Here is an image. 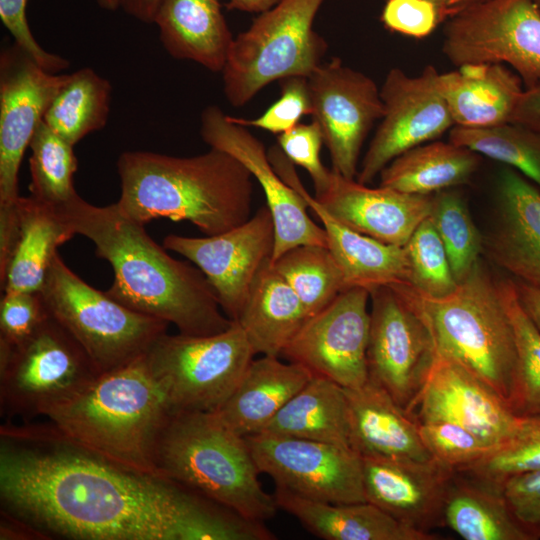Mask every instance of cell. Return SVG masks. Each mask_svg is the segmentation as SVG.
Instances as JSON below:
<instances>
[{"label":"cell","mask_w":540,"mask_h":540,"mask_svg":"<svg viewBox=\"0 0 540 540\" xmlns=\"http://www.w3.org/2000/svg\"><path fill=\"white\" fill-rule=\"evenodd\" d=\"M245 439L259 472L276 486L324 502L366 501L362 456L353 448L270 432Z\"/></svg>","instance_id":"cell-12"},{"label":"cell","mask_w":540,"mask_h":540,"mask_svg":"<svg viewBox=\"0 0 540 540\" xmlns=\"http://www.w3.org/2000/svg\"><path fill=\"white\" fill-rule=\"evenodd\" d=\"M513 280L521 307L540 332V290L522 281Z\"/></svg>","instance_id":"cell-53"},{"label":"cell","mask_w":540,"mask_h":540,"mask_svg":"<svg viewBox=\"0 0 540 540\" xmlns=\"http://www.w3.org/2000/svg\"><path fill=\"white\" fill-rule=\"evenodd\" d=\"M98 5L108 11H115L120 8L119 0H97Z\"/></svg>","instance_id":"cell-57"},{"label":"cell","mask_w":540,"mask_h":540,"mask_svg":"<svg viewBox=\"0 0 540 540\" xmlns=\"http://www.w3.org/2000/svg\"><path fill=\"white\" fill-rule=\"evenodd\" d=\"M419 434L432 458L458 471L481 459L491 448L477 435L456 423H418Z\"/></svg>","instance_id":"cell-43"},{"label":"cell","mask_w":540,"mask_h":540,"mask_svg":"<svg viewBox=\"0 0 540 540\" xmlns=\"http://www.w3.org/2000/svg\"><path fill=\"white\" fill-rule=\"evenodd\" d=\"M483 247L513 279L540 290V189L512 167L498 174L494 218Z\"/></svg>","instance_id":"cell-22"},{"label":"cell","mask_w":540,"mask_h":540,"mask_svg":"<svg viewBox=\"0 0 540 540\" xmlns=\"http://www.w3.org/2000/svg\"><path fill=\"white\" fill-rule=\"evenodd\" d=\"M200 120L203 141L239 160L263 189L275 229L271 262L299 245L327 247L324 228L310 218L305 199L277 173L262 141L216 105L204 108Z\"/></svg>","instance_id":"cell-18"},{"label":"cell","mask_w":540,"mask_h":540,"mask_svg":"<svg viewBox=\"0 0 540 540\" xmlns=\"http://www.w3.org/2000/svg\"><path fill=\"white\" fill-rule=\"evenodd\" d=\"M391 287L424 320L437 355L463 366L509 404L517 366L514 328L498 280L481 261L443 297L425 296L407 283Z\"/></svg>","instance_id":"cell-6"},{"label":"cell","mask_w":540,"mask_h":540,"mask_svg":"<svg viewBox=\"0 0 540 540\" xmlns=\"http://www.w3.org/2000/svg\"><path fill=\"white\" fill-rule=\"evenodd\" d=\"M0 496L37 529L82 540H238L234 511L174 481L138 473L48 431L3 424Z\"/></svg>","instance_id":"cell-1"},{"label":"cell","mask_w":540,"mask_h":540,"mask_svg":"<svg viewBox=\"0 0 540 540\" xmlns=\"http://www.w3.org/2000/svg\"><path fill=\"white\" fill-rule=\"evenodd\" d=\"M443 522L465 540H531L500 490L457 471L446 493Z\"/></svg>","instance_id":"cell-34"},{"label":"cell","mask_w":540,"mask_h":540,"mask_svg":"<svg viewBox=\"0 0 540 540\" xmlns=\"http://www.w3.org/2000/svg\"><path fill=\"white\" fill-rule=\"evenodd\" d=\"M521 78L502 63H469L439 73L438 86L454 126L485 128L511 122L524 91Z\"/></svg>","instance_id":"cell-26"},{"label":"cell","mask_w":540,"mask_h":540,"mask_svg":"<svg viewBox=\"0 0 540 540\" xmlns=\"http://www.w3.org/2000/svg\"><path fill=\"white\" fill-rule=\"evenodd\" d=\"M40 292H3L0 302V343L16 345L48 317Z\"/></svg>","instance_id":"cell-45"},{"label":"cell","mask_w":540,"mask_h":540,"mask_svg":"<svg viewBox=\"0 0 540 540\" xmlns=\"http://www.w3.org/2000/svg\"><path fill=\"white\" fill-rule=\"evenodd\" d=\"M532 1L534 2L538 10L540 11V0H532Z\"/></svg>","instance_id":"cell-58"},{"label":"cell","mask_w":540,"mask_h":540,"mask_svg":"<svg viewBox=\"0 0 540 540\" xmlns=\"http://www.w3.org/2000/svg\"><path fill=\"white\" fill-rule=\"evenodd\" d=\"M438 76L432 65L416 76L397 67L389 70L380 88L384 116L361 162L358 182L371 183L397 156L436 140L454 126Z\"/></svg>","instance_id":"cell-14"},{"label":"cell","mask_w":540,"mask_h":540,"mask_svg":"<svg viewBox=\"0 0 540 540\" xmlns=\"http://www.w3.org/2000/svg\"><path fill=\"white\" fill-rule=\"evenodd\" d=\"M278 508L294 516L310 533L325 540H434V534L413 529L376 505L364 501L330 503L313 500L276 486Z\"/></svg>","instance_id":"cell-28"},{"label":"cell","mask_w":540,"mask_h":540,"mask_svg":"<svg viewBox=\"0 0 540 540\" xmlns=\"http://www.w3.org/2000/svg\"><path fill=\"white\" fill-rule=\"evenodd\" d=\"M255 353L237 321L223 332L166 333L145 359L172 411L215 412L231 395Z\"/></svg>","instance_id":"cell-10"},{"label":"cell","mask_w":540,"mask_h":540,"mask_svg":"<svg viewBox=\"0 0 540 540\" xmlns=\"http://www.w3.org/2000/svg\"><path fill=\"white\" fill-rule=\"evenodd\" d=\"M20 232L9 264L0 275L3 292H40L58 247L75 234L57 208L31 195L17 199Z\"/></svg>","instance_id":"cell-30"},{"label":"cell","mask_w":540,"mask_h":540,"mask_svg":"<svg viewBox=\"0 0 540 540\" xmlns=\"http://www.w3.org/2000/svg\"><path fill=\"white\" fill-rule=\"evenodd\" d=\"M436 3L445 13L447 20L460 11L484 0H430Z\"/></svg>","instance_id":"cell-56"},{"label":"cell","mask_w":540,"mask_h":540,"mask_svg":"<svg viewBox=\"0 0 540 540\" xmlns=\"http://www.w3.org/2000/svg\"><path fill=\"white\" fill-rule=\"evenodd\" d=\"M69 74L43 69L13 42L0 53V205L19 198L18 175L32 136Z\"/></svg>","instance_id":"cell-19"},{"label":"cell","mask_w":540,"mask_h":540,"mask_svg":"<svg viewBox=\"0 0 540 540\" xmlns=\"http://www.w3.org/2000/svg\"><path fill=\"white\" fill-rule=\"evenodd\" d=\"M314 198L346 227L398 246L408 242L432 207V195L371 188L332 169L327 186Z\"/></svg>","instance_id":"cell-23"},{"label":"cell","mask_w":540,"mask_h":540,"mask_svg":"<svg viewBox=\"0 0 540 540\" xmlns=\"http://www.w3.org/2000/svg\"><path fill=\"white\" fill-rule=\"evenodd\" d=\"M161 0H119L123 11L144 23H153Z\"/></svg>","instance_id":"cell-54"},{"label":"cell","mask_w":540,"mask_h":540,"mask_svg":"<svg viewBox=\"0 0 540 540\" xmlns=\"http://www.w3.org/2000/svg\"><path fill=\"white\" fill-rule=\"evenodd\" d=\"M540 469V414L519 416L511 434L481 459L457 472L500 490L507 478Z\"/></svg>","instance_id":"cell-41"},{"label":"cell","mask_w":540,"mask_h":540,"mask_svg":"<svg viewBox=\"0 0 540 540\" xmlns=\"http://www.w3.org/2000/svg\"><path fill=\"white\" fill-rule=\"evenodd\" d=\"M442 50L456 66L506 63L530 88L540 81V11L532 0H484L446 21Z\"/></svg>","instance_id":"cell-11"},{"label":"cell","mask_w":540,"mask_h":540,"mask_svg":"<svg viewBox=\"0 0 540 540\" xmlns=\"http://www.w3.org/2000/svg\"><path fill=\"white\" fill-rule=\"evenodd\" d=\"M16 202L0 205V275L6 270L19 238L20 222Z\"/></svg>","instance_id":"cell-50"},{"label":"cell","mask_w":540,"mask_h":540,"mask_svg":"<svg viewBox=\"0 0 540 540\" xmlns=\"http://www.w3.org/2000/svg\"><path fill=\"white\" fill-rule=\"evenodd\" d=\"M313 376L298 363L263 355L250 362L234 391L213 413L243 437L259 433Z\"/></svg>","instance_id":"cell-27"},{"label":"cell","mask_w":540,"mask_h":540,"mask_svg":"<svg viewBox=\"0 0 540 540\" xmlns=\"http://www.w3.org/2000/svg\"><path fill=\"white\" fill-rule=\"evenodd\" d=\"M515 334L517 366L509 405L517 416L540 414V332L521 307L512 278L498 279Z\"/></svg>","instance_id":"cell-39"},{"label":"cell","mask_w":540,"mask_h":540,"mask_svg":"<svg viewBox=\"0 0 540 540\" xmlns=\"http://www.w3.org/2000/svg\"><path fill=\"white\" fill-rule=\"evenodd\" d=\"M29 147L30 195L54 207L69 201L77 193L73 186V176L78 168L74 145L42 121Z\"/></svg>","instance_id":"cell-38"},{"label":"cell","mask_w":540,"mask_h":540,"mask_svg":"<svg viewBox=\"0 0 540 540\" xmlns=\"http://www.w3.org/2000/svg\"><path fill=\"white\" fill-rule=\"evenodd\" d=\"M301 300L308 318L347 289L343 273L328 247L299 245L272 261Z\"/></svg>","instance_id":"cell-36"},{"label":"cell","mask_w":540,"mask_h":540,"mask_svg":"<svg viewBox=\"0 0 540 540\" xmlns=\"http://www.w3.org/2000/svg\"><path fill=\"white\" fill-rule=\"evenodd\" d=\"M153 23L170 56L222 72L234 37L220 0H161Z\"/></svg>","instance_id":"cell-29"},{"label":"cell","mask_w":540,"mask_h":540,"mask_svg":"<svg viewBox=\"0 0 540 540\" xmlns=\"http://www.w3.org/2000/svg\"><path fill=\"white\" fill-rule=\"evenodd\" d=\"M307 79L312 120L321 128L332 170L354 179L363 143L384 116L380 89L373 79L338 57L321 63Z\"/></svg>","instance_id":"cell-16"},{"label":"cell","mask_w":540,"mask_h":540,"mask_svg":"<svg viewBox=\"0 0 540 540\" xmlns=\"http://www.w3.org/2000/svg\"><path fill=\"white\" fill-rule=\"evenodd\" d=\"M56 208L73 233L92 241L96 255L112 266L107 293L116 301L172 323L182 334L213 335L232 325L205 275L170 256L117 203L95 206L76 193Z\"/></svg>","instance_id":"cell-2"},{"label":"cell","mask_w":540,"mask_h":540,"mask_svg":"<svg viewBox=\"0 0 540 540\" xmlns=\"http://www.w3.org/2000/svg\"><path fill=\"white\" fill-rule=\"evenodd\" d=\"M308 319L294 290L271 260L258 272L237 322L255 353L279 357Z\"/></svg>","instance_id":"cell-31"},{"label":"cell","mask_w":540,"mask_h":540,"mask_svg":"<svg viewBox=\"0 0 540 540\" xmlns=\"http://www.w3.org/2000/svg\"><path fill=\"white\" fill-rule=\"evenodd\" d=\"M324 1L280 0L234 38L222 70L232 106H244L274 81L308 77L322 63L327 43L313 23Z\"/></svg>","instance_id":"cell-7"},{"label":"cell","mask_w":540,"mask_h":540,"mask_svg":"<svg viewBox=\"0 0 540 540\" xmlns=\"http://www.w3.org/2000/svg\"><path fill=\"white\" fill-rule=\"evenodd\" d=\"M46 534L30 523L2 511L0 539H44Z\"/></svg>","instance_id":"cell-52"},{"label":"cell","mask_w":540,"mask_h":540,"mask_svg":"<svg viewBox=\"0 0 540 540\" xmlns=\"http://www.w3.org/2000/svg\"><path fill=\"white\" fill-rule=\"evenodd\" d=\"M277 141L284 155L293 164L304 168L310 175L315 194L325 189L331 170L323 165L320 158L324 139L317 122L312 120L308 124L299 123L289 131L279 134Z\"/></svg>","instance_id":"cell-46"},{"label":"cell","mask_w":540,"mask_h":540,"mask_svg":"<svg viewBox=\"0 0 540 540\" xmlns=\"http://www.w3.org/2000/svg\"><path fill=\"white\" fill-rule=\"evenodd\" d=\"M479 164V154L465 147L450 141H432L393 159L380 172L379 186L433 195L469 182Z\"/></svg>","instance_id":"cell-33"},{"label":"cell","mask_w":540,"mask_h":540,"mask_svg":"<svg viewBox=\"0 0 540 540\" xmlns=\"http://www.w3.org/2000/svg\"><path fill=\"white\" fill-rule=\"evenodd\" d=\"M511 122L540 133V81L524 89Z\"/></svg>","instance_id":"cell-51"},{"label":"cell","mask_w":540,"mask_h":540,"mask_svg":"<svg viewBox=\"0 0 540 540\" xmlns=\"http://www.w3.org/2000/svg\"><path fill=\"white\" fill-rule=\"evenodd\" d=\"M99 374L83 347L49 314L24 341L0 343L1 411L24 419L45 416Z\"/></svg>","instance_id":"cell-9"},{"label":"cell","mask_w":540,"mask_h":540,"mask_svg":"<svg viewBox=\"0 0 540 540\" xmlns=\"http://www.w3.org/2000/svg\"><path fill=\"white\" fill-rule=\"evenodd\" d=\"M408 413L417 423L448 421L461 425L491 449L507 439L519 419L490 385L437 354Z\"/></svg>","instance_id":"cell-20"},{"label":"cell","mask_w":540,"mask_h":540,"mask_svg":"<svg viewBox=\"0 0 540 540\" xmlns=\"http://www.w3.org/2000/svg\"><path fill=\"white\" fill-rule=\"evenodd\" d=\"M369 379L407 411L420 393L436 352L418 312L391 286L370 292Z\"/></svg>","instance_id":"cell-13"},{"label":"cell","mask_w":540,"mask_h":540,"mask_svg":"<svg viewBox=\"0 0 540 540\" xmlns=\"http://www.w3.org/2000/svg\"><path fill=\"white\" fill-rule=\"evenodd\" d=\"M362 470L366 501L419 531L444 526V501L456 470L435 458L378 456H362Z\"/></svg>","instance_id":"cell-21"},{"label":"cell","mask_w":540,"mask_h":540,"mask_svg":"<svg viewBox=\"0 0 540 540\" xmlns=\"http://www.w3.org/2000/svg\"><path fill=\"white\" fill-rule=\"evenodd\" d=\"M280 82V97L264 113L254 119L230 116L231 119L244 127H255L279 135L294 128L303 116L311 115L307 77L293 76Z\"/></svg>","instance_id":"cell-44"},{"label":"cell","mask_w":540,"mask_h":540,"mask_svg":"<svg viewBox=\"0 0 540 540\" xmlns=\"http://www.w3.org/2000/svg\"><path fill=\"white\" fill-rule=\"evenodd\" d=\"M28 0H0V19L12 35L14 42L23 48L43 69L57 73L70 66L69 61L43 49L32 34L27 16Z\"/></svg>","instance_id":"cell-49"},{"label":"cell","mask_w":540,"mask_h":540,"mask_svg":"<svg viewBox=\"0 0 540 540\" xmlns=\"http://www.w3.org/2000/svg\"><path fill=\"white\" fill-rule=\"evenodd\" d=\"M160 477L174 481L242 516L266 521L277 505L258 479L245 437L213 412L172 411L154 454Z\"/></svg>","instance_id":"cell-5"},{"label":"cell","mask_w":540,"mask_h":540,"mask_svg":"<svg viewBox=\"0 0 540 540\" xmlns=\"http://www.w3.org/2000/svg\"><path fill=\"white\" fill-rule=\"evenodd\" d=\"M40 293L48 313L83 347L100 374L145 355L169 325L93 288L58 252Z\"/></svg>","instance_id":"cell-8"},{"label":"cell","mask_w":540,"mask_h":540,"mask_svg":"<svg viewBox=\"0 0 540 540\" xmlns=\"http://www.w3.org/2000/svg\"><path fill=\"white\" fill-rule=\"evenodd\" d=\"M409 269V285L428 297H443L458 286L444 244L430 217L423 220L404 245Z\"/></svg>","instance_id":"cell-42"},{"label":"cell","mask_w":540,"mask_h":540,"mask_svg":"<svg viewBox=\"0 0 540 540\" xmlns=\"http://www.w3.org/2000/svg\"><path fill=\"white\" fill-rule=\"evenodd\" d=\"M344 390L351 447L361 456L432 458L416 420L381 385L368 378L362 386Z\"/></svg>","instance_id":"cell-25"},{"label":"cell","mask_w":540,"mask_h":540,"mask_svg":"<svg viewBox=\"0 0 540 540\" xmlns=\"http://www.w3.org/2000/svg\"><path fill=\"white\" fill-rule=\"evenodd\" d=\"M274 244V223L267 205L218 235L169 234L163 239L164 248L184 256L205 275L232 321L240 317L258 272L272 258Z\"/></svg>","instance_id":"cell-17"},{"label":"cell","mask_w":540,"mask_h":540,"mask_svg":"<svg viewBox=\"0 0 540 540\" xmlns=\"http://www.w3.org/2000/svg\"><path fill=\"white\" fill-rule=\"evenodd\" d=\"M280 0H229L226 4L228 10H238L248 13L264 12Z\"/></svg>","instance_id":"cell-55"},{"label":"cell","mask_w":540,"mask_h":540,"mask_svg":"<svg viewBox=\"0 0 540 540\" xmlns=\"http://www.w3.org/2000/svg\"><path fill=\"white\" fill-rule=\"evenodd\" d=\"M369 299L365 288L345 289L305 321L281 356L343 388L362 386L369 378Z\"/></svg>","instance_id":"cell-15"},{"label":"cell","mask_w":540,"mask_h":540,"mask_svg":"<svg viewBox=\"0 0 540 540\" xmlns=\"http://www.w3.org/2000/svg\"><path fill=\"white\" fill-rule=\"evenodd\" d=\"M380 20L390 31L408 37L424 38L442 21H447V17L430 0H386Z\"/></svg>","instance_id":"cell-47"},{"label":"cell","mask_w":540,"mask_h":540,"mask_svg":"<svg viewBox=\"0 0 540 540\" xmlns=\"http://www.w3.org/2000/svg\"><path fill=\"white\" fill-rule=\"evenodd\" d=\"M268 156L277 173L305 199L321 221L327 247L343 273L347 288L362 287L371 292L382 286L409 283L404 246L387 244L346 227L307 192L293 163L279 147H273Z\"/></svg>","instance_id":"cell-24"},{"label":"cell","mask_w":540,"mask_h":540,"mask_svg":"<svg viewBox=\"0 0 540 540\" xmlns=\"http://www.w3.org/2000/svg\"><path fill=\"white\" fill-rule=\"evenodd\" d=\"M261 432L351 447L349 407L344 388L330 379L314 375Z\"/></svg>","instance_id":"cell-32"},{"label":"cell","mask_w":540,"mask_h":540,"mask_svg":"<svg viewBox=\"0 0 540 540\" xmlns=\"http://www.w3.org/2000/svg\"><path fill=\"white\" fill-rule=\"evenodd\" d=\"M429 217L444 244L455 280L463 282L480 262L483 234L454 188L432 195Z\"/></svg>","instance_id":"cell-40"},{"label":"cell","mask_w":540,"mask_h":540,"mask_svg":"<svg viewBox=\"0 0 540 540\" xmlns=\"http://www.w3.org/2000/svg\"><path fill=\"white\" fill-rule=\"evenodd\" d=\"M110 82L91 68L71 74L47 109L43 121L72 145L106 126Z\"/></svg>","instance_id":"cell-35"},{"label":"cell","mask_w":540,"mask_h":540,"mask_svg":"<svg viewBox=\"0 0 540 540\" xmlns=\"http://www.w3.org/2000/svg\"><path fill=\"white\" fill-rule=\"evenodd\" d=\"M449 141L516 169L540 189V133L514 122L485 128L454 126Z\"/></svg>","instance_id":"cell-37"},{"label":"cell","mask_w":540,"mask_h":540,"mask_svg":"<svg viewBox=\"0 0 540 540\" xmlns=\"http://www.w3.org/2000/svg\"><path fill=\"white\" fill-rule=\"evenodd\" d=\"M500 491L530 539H540V469L507 478L500 485Z\"/></svg>","instance_id":"cell-48"},{"label":"cell","mask_w":540,"mask_h":540,"mask_svg":"<svg viewBox=\"0 0 540 540\" xmlns=\"http://www.w3.org/2000/svg\"><path fill=\"white\" fill-rule=\"evenodd\" d=\"M170 413L167 397L143 355L99 374L78 394L49 410L45 428L116 465L160 477L155 446Z\"/></svg>","instance_id":"cell-4"},{"label":"cell","mask_w":540,"mask_h":540,"mask_svg":"<svg viewBox=\"0 0 540 540\" xmlns=\"http://www.w3.org/2000/svg\"><path fill=\"white\" fill-rule=\"evenodd\" d=\"M117 171L121 195L116 203L140 224L186 220L213 236L252 216L254 178L224 151L210 148L190 157L126 151L117 160Z\"/></svg>","instance_id":"cell-3"}]
</instances>
